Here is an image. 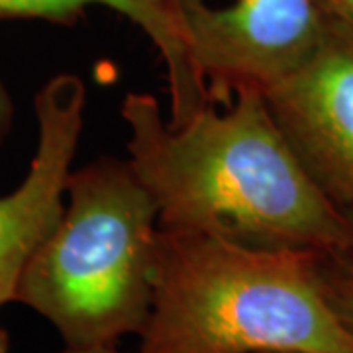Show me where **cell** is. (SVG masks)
<instances>
[{"label": "cell", "instance_id": "obj_12", "mask_svg": "<svg viewBox=\"0 0 353 353\" xmlns=\"http://www.w3.org/2000/svg\"><path fill=\"white\" fill-rule=\"evenodd\" d=\"M10 347V338H8V332L0 326V353H8Z\"/></svg>", "mask_w": 353, "mask_h": 353}, {"label": "cell", "instance_id": "obj_2", "mask_svg": "<svg viewBox=\"0 0 353 353\" xmlns=\"http://www.w3.org/2000/svg\"><path fill=\"white\" fill-rule=\"evenodd\" d=\"M138 353H353V338L320 290L314 252L159 228Z\"/></svg>", "mask_w": 353, "mask_h": 353}, {"label": "cell", "instance_id": "obj_6", "mask_svg": "<svg viewBox=\"0 0 353 353\" xmlns=\"http://www.w3.org/2000/svg\"><path fill=\"white\" fill-rule=\"evenodd\" d=\"M85 106L87 87L75 73L51 77L36 92V152L22 183L0 194V306L16 301L26 265L63 210Z\"/></svg>", "mask_w": 353, "mask_h": 353}, {"label": "cell", "instance_id": "obj_10", "mask_svg": "<svg viewBox=\"0 0 353 353\" xmlns=\"http://www.w3.org/2000/svg\"><path fill=\"white\" fill-rule=\"evenodd\" d=\"M14 122V102L10 90L0 77V143L10 134Z\"/></svg>", "mask_w": 353, "mask_h": 353}, {"label": "cell", "instance_id": "obj_5", "mask_svg": "<svg viewBox=\"0 0 353 353\" xmlns=\"http://www.w3.org/2000/svg\"><path fill=\"white\" fill-rule=\"evenodd\" d=\"M306 173L341 210H353V32L324 18L306 63L265 94Z\"/></svg>", "mask_w": 353, "mask_h": 353}, {"label": "cell", "instance_id": "obj_7", "mask_svg": "<svg viewBox=\"0 0 353 353\" xmlns=\"http://www.w3.org/2000/svg\"><path fill=\"white\" fill-rule=\"evenodd\" d=\"M92 6L128 18L159 51L169 88V124L181 126L206 108V85L192 63L185 20L176 0H0V20L73 24Z\"/></svg>", "mask_w": 353, "mask_h": 353}, {"label": "cell", "instance_id": "obj_9", "mask_svg": "<svg viewBox=\"0 0 353 353\" xmlns=\"http://www.w3.org/2000/svg\"><path fill=\"white\" fill-rule=\"evenodd\" d=\"M324 18L347 26L353 32V0H314Z\"/></svg>", "mask_w": 353, "mask_h": 353}, {"label": "cell", "instance_id": "obj_3", "mask_svg": "<svg viewBox=\"0 0 353 353\" xmlns=\"http://www.w3.org/2000/svg\"><path fill=\"white\" fill-rule=\"evenodd\" d=\"M65 194L14 303L43 316L65 347H118L152 308L157 206L128 159L106 155L71 169Z\"/></svg>", "mask_w": 353, "mask_h": 353}, {"label": "cell", "instance_id": "obj_11", "mask_svg": "<svg viewBox=\"0 0 353 353\" xmlns=\"http://www.w3.org/2000/svg\"><path fill=\"white\" fill-rule=\"evenodd\" d=\"M63 353H124V352H120L118 347H92V350H71V347H65Z\"/></svg>", "mask_w": 353, "mask_h": 353}, {"label": "cell", "instance_id": "obj_8", "mask_svg": "<svg viewBox=\"0 0 353 353\" xmlns=\"http://www.w3.org/2000/svg\"><path fill=\"white\" fill-rule=\"evenodd\" d=\"M343 212L345 232L338 243L314 252V271L332 312L353 338V210Z\"/></svg>", "mask_w": 353, "mask_h": 353}, {"label": "cell", "instance_id": "obj_1", "mask_svg": "<svg viewBox=\"0 0 353 353\" xmlns=\"http://www.w3.org/2000/svg\"><path fill=\"white\" fill-rule=\"evenodd\" d=\"M120 116L128 163L161 230L255 250L320 252L341 240L345 212L306 173L263 94L241 92L171 126L153 94L128 92Z\"/></svg>", "mask_w": 353, "mask_h": 353}, {"label": "cell", "instance_id": "obj_4", "mask_svg": "<svg viewBox=\"0 0 353 353\" xmlns=\"http://www.w3.org/2000/svg\"><path fill=\"white\" fill-rule=\"evenodd\" d=\"M176 2L210 104L241 92L265 97L314 55L324 32L314 0H238L228 8Z\"/></svg>", "mask_w": 353, "mask_h": 353}]
</instances>
